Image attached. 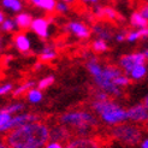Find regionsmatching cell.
<instances>
[{
  "instance_id": "cell-6",
  "label": "cell",
  "mask_w": 148,
  "mask_h": 148,
  "mask_svg": "<svg viewBox=\"0 0 148 148\" xmlns=\"http://www.w3.org/2000/svg\"><path fill=\"white\" fill-rule=\"evenodd\" d=\"M39 121H40V116L36 113H33V112H21L17 114H13L10 122L0 129V134H5V132H9L18 127H22V125H24V124L39 122Z\"/></svg>"
},
{
  "instance_id": "cell-5",
  "label": "cell",
  "mask_w": 148,
  "mask_h": 148,
  "mask_svg": "<svg viewBox=\"0 0 148 148\" xmlns=\"http://www.w3.org/2000/svg\"><path fill=\"white\" fill-rule=\"evenodd\" d=\"M111 136L127 146H136L142 141V130L131 123H122L111 129Z\"/></svg>"
},
{
  "instance_id": "cell-27",
  "label": "cell",
  "mask_w": 148,
  "mask_h": 148,
  "mask_svg": "<svg viewBox=\"0 0 148 148\" xmlns=\"http://www.w3.org/2000/svg\"><path fill=\"white\" fill-rule=\"evenodd\" d=\"M54 81H56V77L53 75H47L45 77H42L38 83H36V88H39L40 90H46L47 88H49L52 84L54 83Z\"/></svg>"
},
{
  "instance_id": "cell-21",
  "label": "cell",
  "mask_w": 148,
  "mask_h": 148,
  "mask_svg": "<svg viewBox=\"0 0 148 148\" xmlns=\"http://www.w3.org/2000/svg\"><path fill=\"white\" fill-rule=\"evenodd\" d=\"M35 84H36V83L34 82V81H32V79H28V81H25V82L21 83L18 87L13 88V90H12V97L16 98V99L23 97V95H25L29 90L32 89V88L35 87Z\"/></svg>"
},
{
  "instance_id": "cell-32",
  "label": "cell",
  "mask_w": 148,
  "mask_h": 148,
  "mask_svg": "<svg viewBox=\"0 0 148 148\" xmlns=\"http://www.w3.org/2000/svg\"><path fill=\"white\" fill-rule=\"evenodd\" d=\"M13 84L7 82V83H4V84H0V97H3V95H6L9 94L13 90Z\"/></svg>"
},
{
  "instance_id": "cell-28",
  "label": "cell",
  "mask_w": 148,
  "mask_h": 148,
  "mask_svg": "<svg viewBox=\"0 0 148 148\" xmlns=\"http://www.w3.org/2000/svg\"><path fill=\"white\" fill-rule=\"evenodd\" d=\"M16 29H17V25L13 18H6L3 22V24L0 25V30L3 33H14Z\"/></svg>"
},
{
  "instance_id": "cell-17",
  "label": "cell",
  "mask_w": 148,
  "mask_h": 148,
  "mask_svg": "<svg viewBox=\"0 0 148 148\" xmlns=\"http://www.w3.org/2000/svg\"><path fill=\"white\" fill-rule=\"evenodd\" d=\"M58 57L57 49L52 45H45L39 53V60L42 63H51Z\"/></svg>"
},
{
  "instance_id": "cell-9",
  "label": "cell",
  "mask_w": 148,
  "mask_h": 148,
  "mask_svg": "<svg viewBox=\"0 0 148 148\" xmlns=\"http://www.w3.org/2000/svg\"><path fill=\"white\" fill-rule=\"evenodd\" d=\"M49 25H51V18L46 17H35L33 19V23L30 27V30L38 36L39 39L46 40L51 36L49 32Z\"/></svg>"
},
{
  "instance_id": "cell-14",
  "label": "cell",
  "mask_w": 148,
  "mask_h": 148,
  "mask_svg": "<svg viewBox=\"0 0 148 148\" xmlns=\"http://www.w3.org/2000/svg\"><path fill=\"white\" fill-rule=\"evenodd\" d=\"M92 34L95 36V39H101L105 41H110L112 40V38H114L113 30L103 23H95L92 27Z\"/></svg>"
},
{
  "instance_id": "cell-45",
  "label": "cell",
  "mask_w": 148,
  "mask_h": 148,
  "mask_svg": "<svg viewBox=\"0 0 148 148\" xmlns=\"http://www.w3.org/2000/svg\"><path fill=\"white\" fill-rule=\"evenodd\" d=\"M147 36H148V28H147Z\"/></svg>"
},
{
  "instance_id": "cell-16",
  "label": "cell",
  "mask_w": 148,
  "mask_h": 148,
  "mask_svg": "<svg viewBox=\"0 0 148 148\" xmlns=\"http://www.w3.org/2000/svg\"><path fill=\"white\" fill-rule=\"evenodd\" d=\"M93 13L99 18H106L108 21H116V19H118V17H119L118 12L111 6H103L102 7V6L95 5Z\"/></svg>"
},
{
  "instance_id": "cell-34",
  "label": "cell",
  "mask_w": 148,
  "mask_h": 148,
  "mask_svg": "<svg viewBox=\"0 0 148 148\" xmlns=\"http://www.w3.org/2000/svg\"><path fill=\"white\" fill-rule=\"evenodd\" d=\"M127 34L128 33H125V32L117 33V34H114V40L117 42H124V41H127Z\"/></svg>"
},
{
  "instance_id": "cell-11",
  "label": "cell",
  "mask_w": 148,
  "mask_h": 148,
  "mask_svg": "<svg viewBox=\"0 0 148 148\" xmlns=\"http://www.w3.org/2000/svg\"><path fill=\"white\" fill-rule=\"evenodd\" d=\"M64 148H100V142L89 136H77L69 140Z\"/></svg>"
},
{
  "instance_id": "cell-40",
  "label": "cell",
  "mask_w": 148,
  "mask_h": 148,
  "mask_svg": "<svg viewBox=\"0 0 148 148\" xmlns=\"http://www.w3.org/2000/svg\"><path fill=\"white\" fill-rule=\"evenodd\" d=\"M0 148H9V146L6 145V142H4V141H0Z\"/></svg>"
},
{
  "instance_id": "cell-23",
  "label": "cell",
  "mask_w": 148,
  "mask_h": 148,
  "mask_svg": "<svg viewBox=\"0 0 148 148\" xmlns=\"http://www.w3.org/2000/svg\"><path fill=\"white\" fill-rule=\"evenodd\" d=\"M147 28H145V29H134V30H130L127 34V41L129 43H135L138 40H142V39L148 38V36H147Z\"/></svg>"
},
{
  "instance_id": "cell-20",
  "label": "cell",
  "mask_w": 148,
  "mask_h": 148,
  "mask_svg": "<svg viewBox=\"0 0 148 148\" xmlns=\"http://www.w3.org/2000/svg\"><path fill=\"white\" fill-rule=\"evenodd\" d=\"M129 23L134 29H145L148 27V21L138 11L131 13V16L129 18Z\"/></svg>"
},
{
  "instance_id": "cell-19",
  "label": "cell",
  "mask_w": 148,
  "mask_h": 148,
  "mask_svg": "<svg viewBox=\"0 0 148 148\" xmlns=\"http://www.w3.org/2000/svg\"><path fill=\"white\" fill-rule=\"evenodd\" d=\"M147 73H148L147 65L140 64V65L135 66V68L128 73V76L131 79V82H138V81H142L147 76Z\"/></svg>"
},
{
  "instance_id": "cell-22",
  "label": "cell",
  "mask_w": 148,
  "mask_h": 148,
  "mask_svg": "<svg viewBox=\"0 0 148 148\" xmlns=\"http://www.w3.org/2000/svg\"><path fill=\"white\" fill-rule=\"evenodd\" d=\"M1 6L5 10H9L13 13H19L23 11V3L22 0H1Z\"/></svg>"
},
{
  "instance_id": "cell-18",
  "label": "cell",
  "mask_w": 148,
  "mask_h": 148,
  "mask_svg": "<svg viewBox=\"0 0 148 148\" xmlns=\"http://www.w3.org/2000/svg\"><path fill=\"white\" fill-rule=\"evenodd\" d=\"M29 3L47 13L56 12L57 0H29Z\"/></svg>"
},
{
  "instance_id": "cell-8",
  "label": "cell",
  "mask_w": 148,
  "mask_h": 148,
  "mask_svg": "<svg viewBox=\"0 0 148 148\" xmlns=\"http://www.w3.org/2000/svg\"><path fill=\"white\" fill-rule=\"evenodd\" d=\"M64 30L79 40H88L92 36V29L81 21H69L65 24Z\"/></svg>"
},
{
  "instance_id": "cell-43",
  "label": "cell",
  "mask_w": 148,
  "mask_h": 148,
  "mask_svg": "<svg viewBox=\"0 0 148 148\" xmlns=\"http://www.w3.org/2000/svg\"><path fill=\"white\" fill-rule=\"evenodd\" d=\"M143 53H145V56H146V59L148 60V48H146V49L143 51Z\"/></svg>"
},
{
  "instance_id": "cell-38",
  "label": "cell",
  "mask_w": 148,
  "mask_h": 148,
  "mask_svg": "<svg viewBox=\"0 0 148 148\" xmlns=\"http://www.w3.org/2000/svg\"><path fill=\"white\" fill-rule=\"evenodd\" d=\"M5 19H6V14H5V12L0 10V25L3 24V22H4Z\"/></svg>"
},
{
  "instance_id": "cell-35",
  "label": "cell",
  "mask_w": 148,
  "mask_h": 148,
  "mask_svg": "<svg viewBox=\"0 0 148 148\" xmlns=\"http://www.w3.org/2000/svg\"><path fill=\"white\" fill-rule=\"evenodd\" d=\"M138 12L141 13L142 16L148 21V4H143V5H141V7H140Z\"/></svg>"
},
{
  "instance_id": "cell-25",
  "label": "cell",
  "mask_w": 148,
  "mask_h": 148,
  "mask_svg": "<svg viewBox=\"0 0 148 148\" xmlns=\"http://www.w3.org/2000/svg\"><path fill=\"white\" fill-rule=\"evenodd\" d=\"M90 48L94 53L97 54H101V53H105V52L108 51V43L105 40H101V39H95L94 41H92L90 43Z\"/></svg>"
},
{
  "instance_id": "cell-26",
  "label": "cell",
  "mask_w": 148,
  "mask_h": 148,
  "mask_svg": "<svg viewBox=\"0 0 148 148\" xmlns=\"http://www.w3.org/2000/svg\"><path fill=\"white\" fill-rule=\"evenodd\" d=\"M4 111H6L7 113L10 114H17V113H21L23 112L25 110V103L24 102H21V101H16V102H11L9 105H6L3 107Z\"/></svg>"
},
{
  "instance_id": "cell-42",
  "label": "cell",
  "mask_w": 148,
  "mask_h": 148,
  "mask_svg": "<svg viewBox=\"0 0 148 148\" xmlns=\"http://www.w3.org/2000/svg\"><path fill=\"white\" fill-rule=\"evenodd\" d=\"M62 1H64V3H66V4L71 5V4H73V3H75V0H62Z\"/></svg>"
},
{
  "instance_id": "cell-31",
  "label": "cell",
  "mask_w": 148,
  "mask_h": 148,
  "mask_svg": "<svg viewBox=\"0 0 148 148\" xmlns=\"http://www.w3.org/2000/svg\"><path fill=\"white\" fill-rule=\"evenodd\" d=\"M107 99H111V97L106 92H103L101 89H98V88H97V90H94L93 100H107Z\"/></svg>"
},
{
  "instance_id": "cell-24",
  "label": "cell",
  "mask_w": 148,
  "mask_h": 148,
  "mask_svg": "<svg viewBox=\"0 0 148 148\" xmlns=\"http://www.w3.org/2000/svg\"><path fill=\"white\" fill-rule=\"evenodd\" d=\"M25 98L28 100V102L33 103V105H36V103H40L43 99V93L42 90H40L39 88H32L30 90H29L27 94H25Z\"/></svg>"
},
{
  "instance_id": "cell-10",
  "label": "cell",
  "mask_w": 148,
  "mask_h": 148,
  "mask_svg": "<svg viewBox=\"0 0 148 148\" xmlns=\"http://www.w3.org/2000/svg\"><path fill=\"white\" fill-rule=\"evenodd\" d=\"M128 121L131 123H146L148 121V107L143 102L132 105L127 110Z\"/></svg>"
},
{
  "instance_id": "cell-36",
  "label": "cell",
  "mask_w": 148,
  "mask_h": 148,
  "mask_svg": "<svg viewBox=\"0 0 148 148\" xmlns=\"http://www.w3.org/2000/svg\"><path fill=\"white\" fill-rule=\"evenodd\" d=\"M82 3H84L86 5H98L99 4V0H82Z\"/></svg>"
},
{
  "instance_id": "cell-37",
  "label": "cell",
  "mask_w": 148,
  "mask_h": 148,
  "mask_svg": "<svg viewBox=\"0 0 148 148\" xmlns=\"http://www.w3.org/2000/svg\"><path fill=\"white\" fill-rule=\"evenodd\" d=\"M42 66H43V63L39 60L38 63H36V64L34 65V70H35V71H39V70H40V69L42 68Z\"/></svg>"
},
{
  "instance_id": "cell-13",
  "label": "cell",
  "mask_w": 148,
  "mask_h": 148,
  "mask_svg": "<svg viewBox=\"0 0 148 148\" xmlns=\"http://www.w3.org/2000/svg\"><path fill=\"white\" fill-rule=\"evenodd\" d=\"M71 130L65 127L63 124H56L52 128H49V140L51 141H58V142H63V141H69L70 136H71Z\"/></svg>"
},
{
  "instance_id": "cell-39",
  "label": "cell",
  "mask_w": 148,
  "mask_h": 148,
  "mask_svg": "<svg viewBox=\"0 0 148 148\" xmlns=\"http://www.w3.org/2000/svg\"><path fill=\"white\" fill-rule=\"evenodd\" d=\"M141 148H148V137L143 138L141 141Z\"/></svg>"
},
{
  "instance_id": "cell-29",
  "label": "cell",
  "mask_w": 148,
  "mask_h": 148,
  "mask_svg": "<svg viewBox=\"0 0 148 148\" xmlns=\"http://www.w3.org/2000/svg\"><path fill=\"white\" fill-rule=\"evenodd\" d=\"M69 11H70V5H69V4L62 1V0L57 1V6H56V12H57V13H59V14H65V13H68Z\"/></svg>"
},
{
  "instance_id": "cell-15",
  "label": "cell",
  "mask_w": 148,
  "mask_h": 148,
  "mask_svg": "<svg viewBox=\"0 0 148 148\" xmlns=\"http://www.w3.org/2000/svg\"><path fill=\"white\" fill-rule=\"evenodd\" d=\"M13 19H14V22H16V25H17L18 30L27 32L28 29H30L34 17L29 12H23L22 11L19 13H16V16H14Z\"/></svg>"
},
{
  "instance_id": "cell-12",
  "label": "cell",
  "mask_w": 148,
  "mask_h": 148,
  "mask_svg": "<svg viewBox=\"0 0 148 148\" xmlns=\"http://www.w3.org/2000/svg\"><path fill=\"white\" fill-rule=\"evenodd\" d=\"M12 41H13V45L16 47V49L22 54H27L32 51V41L24 32L16 33L13 35Z\"/></svg>"
},
{
  "instance_id": "cell-41",
  "label": "cell",
  "mask_w": 148,
  "mask_h": 148,
  "mask_svg": "<svg viewBox=\"0 0 148 148\" xmlns=\"http://www.w3.org/2000/svg\"><path fill=\"white\" fill-rule=\"evenodd\" d=\"M143 103H145V105L148 107V95H146V97H145V99H143V101H142Z\"/></svg>"
},
{
  "instance_id": "cell-30",
  "label": "cell",
  "mask_w": 148,
  "mask_h": 148,
  "mask_svg": "<svg viewBox=\"0 0 148 148\" xmlns=\"http://www.w3.org/2000/svg\"><path fill=\"white\" fill-rule=\"evenodd\" d=\"M11 118H12V114L7 113L6 111H4L3 108L0 110V129H1L4 125H6L7 123H9Z\"/></svg>"
},
{
  "instance_id": "cell-3",
  "label": "cell",
  "mask_w": 148,
  "mask_h": 148,
  "mask_svg": "<svg viewBox=\"0 0 148 148\" xmlns=\"http://www.w3.org/2000/svg\"><path fill=\"white\" fill-rule=\"evenodd\" d=\"M59 123L72 129L78 136H88L98 125V119L94 113L86 110H71L59 116Z\"/></svg>"
},
{
  "instance_id": "cell-2",
  "label": "cell",
  "mask_w": 148,
  "mask_h": 148,
  "mask_svg": "<svg viewBox=\"0 0 148 148\" xmlns=\"http://www.w3.org/2000/svg\"><path fill=\"white\" fill-rule=\"evenodd\" d=\"M86 68L98 89L106 92L112 98L123 97L124 89L116 84L117 78L123 73V70L118 65L103 64L99 60V58L90 57L86 62Z\"/></svg>"
},
{
  "instance_id": "cell-4",
  "label": "cell",
  "mask_w": 148,
  "mask_h": 148,
  "mask_svg": "<svg viewBox=\"0 0 148 148\" xmlns=\"http://www.w3.org/2000/svg\"><path fill=\"white\" fill-rule=\"evenodd\" d=\"M90 107L100 117L101 122L110 127H116L128 121L127 110L112 99L93 100L90 102Z\"/></svg>"
},
{
  "instance_id": "cell-1",
  "label": "cell",
  "mask_w": 148,
  "mask_h": 148,
  "mask_svg": "<svg viewBox=\"0 0 148 148\" xmlns=\"http://www.w3.org/2000/svg\"><path fill=\"white\" fill-rule=\"evenodd\" d=\"M49 141V127L41 121L28 123L7 132L9 148H42Z\"/></svg>"
},
{
  "instance_id": "cell-44",
  "label": "cell",
  "mask_w": 148,
  "mask_h": 148,
  "mask_svg": "<svg viewBox=\"0 0 148 148\" xmlns=\"http://www.w3.org/2000/svg\"><path fill=\"white\" fill-rule=\"evenodd\" d=\"M145 124H146V127H147V129H148V121H147V122H146Z\"/></svg>"
},
{
  "instance_id": "cell-7",
  "label": "cell",
  "mask_w": 148,
  "mask_h": 148,
  "mask_svg": "<svg viewBox=\"0 0 148 148\" xmlns=\"http://www.w3.org/2000/svg\"><path fill=\"white\" fill-rule=\"evenodd\" d=\"M147 59L146 56L142 52H132V53H127L123 54L119 59H118V66L123 70V72L128 73L135 68V66L140 64H146Z\"/></svg>"
},
{
  "instance_id": "cell-33",
  "label": "cell",
  "mask_w": 148,
  "mask_h": 148,
  "mask_svg": "<svg viewBox=\"0 0 148 148\" xmlns=\"http://www.w3.org/2000/svg\"><path fill=\"white\" fill-rule=\"evenodd\" d=\"M43 148H64L63 142H58V141H49L47 142V145L43 147Z\"/></svg>"
}]
</instances>
